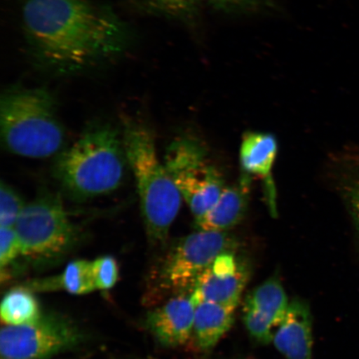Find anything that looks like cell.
I'll return each mask as SVG.
<instances>
[{
  "label": "cell",
  "mask_w": 359,
  "mask_h": 359,
  "mask_svg": "<svg viewBox=\"0 0 359 359\" xmlns=\"http://www.w3.org/2000/svg\"><path fill=\"white\" fill-rule=\"evenodd\" d=\"M127 165L123 135L109 125H96L58 155L53 175L67 196L83 201L118 189Z\"/></svg>",
  "instance_id": "obj_2"
},
{
  "label": "cell",
  "mask_w": 359,
  "mask_h": 359,
  "mask_svg": "<svg viewBox=\"0 0 359 359\" xmlns=\"http://www.w3.org/2000/svg\"><path fill=\"white\" fill-rule=\"evenodd\" d=\"M250 267L236 250L224 253L201 273L192 288L191 297L197 305L213 302L238 306L250 279Z\"/></svg>",
  "instance_id": "obj_9"
},
{
  "label": "cell",
  "mask_w": 359,
  "mask_h": 359,
  "mask_svg": "<svg viewBox=\"0 0 359 359\" xmlns=\"http://www.w3.org/2000/svg\"><path fill=\"white\" fill-rule=\"evenodd\" d=\"M249 180L224 187L215 204L203 217L195 219L197 231H228L245 217L249 205Z\"/></svg>",
  "instance_id": "obj_13"
},
{
  "label": "cell",
  "mask_w": 359,
  "mask_h": 359,
  "mask_svg": "<svg viewBox=\"0 0 359 359\" xmlns=\"http://www.w3.org/2000/svg\"><path fill=\"white\" fill-rule=\"evenodd\" d=\"M22 286L33 292L65 290L73 294H86L96 290L94 284L92 262L74 260L67 264L60 276L34 280Z\"/></svg>",
  "instance_id": "obj_16"
},
{
  "label": "cell",
  "mask_w": 359,
  "mask_h": 359,
  "mask_svg": "<svg viewBox=\"0 0 359 359\" xmlns=\"http://www.w3.org/2000/svg\"><path fill=\"white\" fill-rule=\"evenodd\" d=\"M92 271L96 290H110L118 280V264L110 255H105L92 262Z\"/></svg>",
  "instance_id": "obj_21"
},
{
  "label": "cell",
  "mask_w": 359,
  "mask_h": 359,
  "mask_svg": "<svg viewBox=\"0 0 359 359\" xmlns=\"http://www.w3.org/2000/svg\"><path fill=\"white\" fill-rule=\"evenodd\" d=\"M338 187L359 238V155L345 160L339 172Z\"/></svg>",
  "instance_id": "obj_18"
},
{
  "label": "cell",
  "mask_w": 359,
  "mask_h": 359,
  "mask_svg": "<svg viewBox=\"0 0 359 359\" xmlns=\"http://www.w3.org/2000/svg\"><path fill=\"white\" fill-rule=\"evenodd\" d=\"M236 249V240L227 231L192 233L180 240L170 251L161 273V283L168 289H192L215 259Z\"/></svg>",
  "instance_id": "obj_8"
},
{
  "label": "cell",
  "mask_w": 359,
  "mask_h": 359,
  "mask_svg": "<svg viewBox=\"0 0 359 359\" xmlns=\"http://www.w3.org/2000/svg\"><path fill=\"white\" fill-rule=\"evenodd\" d=\"M42 316L34 292L22 285L8 291L0 304V317L7 326L34 324Z\"/></svg>",
  "instance_id": "obj_17"
},
{
  "label": "cell",
  "mask_w": 359,
  "mask_h": 359,
  "mask_svg": "<svg viewBox=\"0 0 359 359\" xmlns=\"http://www.w3.org/2000/svg\"><path fill=\"white\" fill-rule=\"evenodd\" d=\"M152 10L165 16L192 22L198 16L199 0H147Z\"/></svg>",
  "instance_id": "obj_20"
},
{
  "label": "cell",
  "mask_w": 359,
  "mask_h": 359,
  "mask_svg": "<svg viewBox=\"0 0 359 359\" xmlns=\"http://www.w3.org/2000/svg\"><path fill=\"white\" fill-rule=\"evenodd\" d=\"M289 304L284 287L276 276L251 291L243 309L244 324L250 336L263 344L272 342Z\"/></svg>",
  "instance_id": "obj_10"
},
{
  "label": "cell",
  "mask_w": 359,
  "mask_h": 359,
  "mask_svg": "<svg viewBox=\"0 0 359 359\" xmlns=\"http://www.w3.org/2000/svg\"><path fill=\"white\" fill-rule=\"evenodd\" d=\"M122 135L128 167L136 180L148 239L163 243L181 209V192L164 163H161L154 134L146 125L125 121Z\"/></svg>",
  "instance_id": "obj_3"
},
{
  "label": "cell",
  "mask_w": 359,
  "mask_h": 359,
  "mask_svg": "<svg viewBox=\"0 0 359 359\" xmlns=\"http://www.w3.org/2000/svg\"><path fill=\"white\" fill-rule=\"evenodd\" d=\"M164 165L195 219L212 208L226 187L222 174L208 160L205 147L192 137H179L170 143Z\"/></svg>",
  "instance_id": "obj_5"
},
{
  "label": "cell",
  "mask_w": 359,
  "mask_h": 359,
  "mask_svg": "<svg viewBox=\"0 0 359 359\" xmlns=\"http://www.w3.org/2000/svg\"><path fill=\"white\" fill-rule=\"evenodd\" d=\"M22 255L37 260L62 257L73 248L78 233L58 197L43 195L27 204L15 226Z\"/></svg>",
  "instance_id": "obj_6"
},
{
  "label": "cell",
  "mask_w": 359,
  "mask_h": 359,
  "mask_svg": "<svg viewBox=\"0 0 359 359\" xmlns=\"http://www.w3.org/2000/svg\"><path fill=\"white\" fill-rule=\"evenodd\" d=\"M84 339L73 322L60 314H43L34 324L3 327L0 353L2 358L43 359L79 346Z\"/></svg>",
  "instance_id": "obj_7"
},
{
  "label": "cell",
  "mask_w": 359,
  "mask_h": 359,
  "mask_svg": "<svg viewBox=\"0 0 359 359\" xmlns=\"http://www.w3.org/2000/svg\"><path fill=\"white\" fill-rule=\"evenodd\" d=\"M236 308L213 302H201L196 305L193 333L201 350L212 349L230 330Z\"/></svg>",
  "instance_id": "obj_14"
},
{
  "label": "cell",
  "mask_w": 359,
  "mask_h": 359,
  "mask_svg": "<svg viewBox=\"0 0 359 359\" xmlns=\"http://www.w3.org/2000/svg\"><path fill=\"white\" fill-rule=\"evenodd\" d=\"M26 205L19 193L2 181L0 185V226L15 228Z\"/></svg>",
  "instance_id": "obj_19"
},
{
  "label": "cell",
  "mask_w": 359,
  "mask_h": 359,
  "mask_svg": "<svg viewBox=\"0 0 359 359\" xmlns=\"http://www.w3.org/2000/svg\"><path fill=\"white\" fill-rule=\"evenodd\" d=\"M278 152L273 135L250 132L245 134L240 149L241 168L247 175L269 180Z\"/></svg>",
  "instance_id": "obj_15"
},
{
  "label": "cell",
  "mask_w": 359,
  "mask_h": 359,
  "mask_svg": "<svg viewBox=\"0 0 359 359\" xmlns=\"http://www.w3.org/2000/svg\"><path fill=\"white\" fill-rule=\"evenodd\" d=\"M196 308L191 295L173 298L148 313L147 330L165 347L182 346L192 334Z\"/></svg>",
  "instance_id": "obj_11"
},
{
  "label": "cell",
  "mask_w": 359,
  "mask_h": 359,
  "mask_svg": "<svg viewBox=\"0 0 359 359\" xmlns=\"http://www.w3.org/2000/svg\"><path fill=\"white\" fill-rule=\"evenodd\" d=\"M22 255V246L15 228H0V266L8 267Z\"/></svg>",
  "instance_id": "obj_23"
},
{
  "label": "cell",
  "mask_w": 359,
  "mask_h": 359,
  "mask_svg": "<svg viewBox=\"0 0 359 359\" xmlns=\"http://www.w3.org/2000/svg\"><path fill=\"white\" fill-rule=\"evenodd\" d=\"M2 359H7V358H2Z\"/></svg>",
  "instance_id": "obj_24"
},
{
  "label": "cell",
  "mask_w": 359,
  "mask_h": 359,
  "mask_svg": "<svg viewBox=\"0 0 359 359\" xmlns=\"http://www.w3.org/2000/svg\"><path fill=\"white\" fill-rule=\"evenodd\" d=\"M215 10L226 13H253L276 6L277 0H208Z\"/></svg>",
  "instance_id": "obj_22"
},
{
  "label": "cell",
  "mask_w": 359,
  "mask_h": 359,
  "mask_svg": "<svg viewBox=\"0 0 359 359\" xmlns=\"http://www.w3.org/2000/svg\"><path fill=\"white\" fill-rule=\"evenodd\" d=\"M272 342L286 359H313V318L306 303L299 299L290 302Z\"/></svg>",
  "instance_id": "obj_12"
},
{
  "label": "cell",
  "mask_w": 359,
  "mask_h": 359,
  "mask_svg": "<svg viewBox=\"0 0 359 359\" xmlns=\"http://www.w3.org/2000/svg\"><path fill=\"white\" fill-rule=\"evenodd\" d=\"M0 135L13 154L34 159L57 154L65 133L55 97L43 88L7 89L0 100Z\"/></svg>",
  "instance_id": "obj_4"
},
{
  "label": "cell",
  "mask_w": 359,
  "mask_h": 359,
  "mask_svg": "<svg viewBox=\"0 0 359 359\" xmlns=\"http://www.w3.org/2000/svg\"><path fill=\"white\" fill-rule=\"evenodd\" d=\"M22 25L36 62L60 74L111 60L131 39L114 11L91 0H26Z\"/></svg>",
  "instance_id": "obj_1"
}]
</instances>
